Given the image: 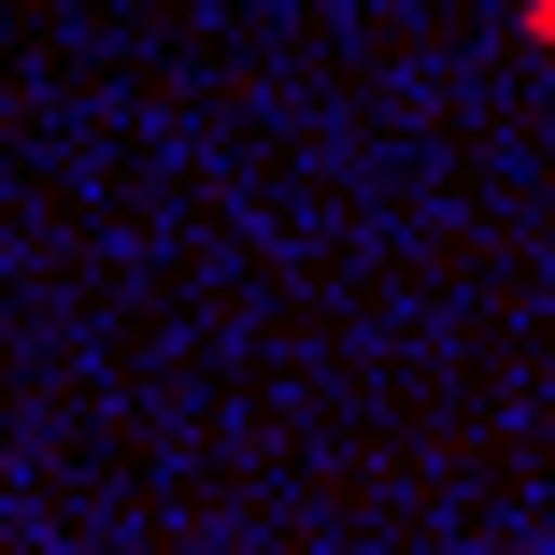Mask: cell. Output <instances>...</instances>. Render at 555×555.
Instances as JSON below:
<instances>
[{"label": "cell", "mask_w": 555, "mask_h": 555, "mask_svg": "<svg viewBox=\"0 0 555 555\" xmlns=\"http://www.w3.org/2000/svg\"><path fill=\"white\" fill-rule=\"evenodd\" d=\"M513 43H527V57H555V0H513Z\"/></svg>", "instance_id": "obj_1"}]
</instances>
